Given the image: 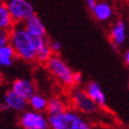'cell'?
<instances>
[{
  "mask_svg": "<svg viewBox=\"0 0 129 129\" xmlns=\"http://www.w3.org/2000/svg\"><path fill=\"white\" fill-rule=\"evenodd\" d=\"M10 45L14 49L16 57L26 62L36 60V49L33 39L22 24H15L10 30Z\"/></svg>",
  "mask_w": 129,
  "mask_h": 129,
  "instance_id": "1",
  "label": "cell"
},
{
  "mask_svg": "<svg viewBox=\"0 0 129 129\" xmlns=\"http://www.w3.org/2000/svg\"><path fill=\"white\" fill-rule=\"evenodd\" d=\"M48 127L50 129H91L81 115L72 110H65L60 114L48 115Z\"/></svg>",
  "mask_w": 129,
  "mask_h": 129,
  "instance_id": "2",
  "label": "cell"
},
{
  "mask_svg": "<svg viewBox=\"0 0 129 129\" xmlns=\"http://www.w3.org/2000/svg\"><path fill=\"white\" fill-rule=\"evenodd\" d=\"M5 4L15 24H23L35 15L34 5L27 0H10Z\"/></svg>",
  "mask_w": 129,
  "mask_h": 129,
  "instance_id": "3",
  "label": "cell"
},
{
  "mask_svg": "<svg viewBox=\"0 0 129 129\" xmlns=\"http://www.w3.org/2000/svg\"><path fill=\"white\" fill-rule=\"evenodd\" d=\"M46 67L49 73L59 80L65 86H74V73L66 65L61 58L58 56H53L46 63Z\"/></svg>",
  "mask_w": 129,
  "mask_h": 129,
  "instance_id": "4",
  "label": "cell"
},
{
  "mask_svg": "<svg viewBox=\"0 0 129 129\" xmlns=\"http://www.w3.org/2000/svg\"><path fill=\"white\" fill-rule=\"evenodd\" d=\"M19 123L23 129H47L48 120L42 112L25 110L19 119Z\"/></svg>",
  "mask_w": 129,
  "mask_h": 129,
  "instance_id": "5",
  "label": "cell"
},
{
  "mask_svg": "<svg viewBox=\"0 0 129 129\" xmlns=\"http://www.w3.org/2000/svg\"><path fill=\"white\" fill-rule=\"evenodd\" d=\"M73 102L75 106L83 113L93 114L98 111L99 106L89 98L88 94L81 89H75L73 91Z\"/></svg>",
  "mask_w": 129,
  "mask_h": 129,
  "instance_id": "6",
  "label": "cell"
},
{
  "mask_svg": "<svg viewBox=\"0 0 129 129\" xmlns=\"http://www.w3.org/2000/svg\"><path fill=\"white\" fill-rule=\"evenodd\" d=\"M2 103L4 104L6 109H11V110H15L19 112H23L26 110V107L28 105V102L18 95L16 92H14L12 89L8 90L2 98Z\"/></svg>",
  "mask_w": 129,
  "mask_h": 129,
  "instance_id": "7",
  "label": "cell"
},
{
  "mask_svg": "<svg viewBox=\"0 0 129 129\" xmlns=\"http://www.w3.org/2000/svg\"><path fill=\"white\" fill-rule=\"evenodd\" d=\"M11 89L26 101H28L36 93V87L33 81H30L28 79H23V78L16 79L12 83Z\"/></svg>",
  "mask_w": 129,
  "mask_h": 129,
  "instance_id": "8",
  "label": "cell"
},
{
  "mask_svg": "<svg viewBox=\"0 0 129 129\" xmlns=\"http://www.w3.org/2000/svg\"><path fill=\"white\" fill-rule=\"evenodd\" d=\"M22 25L25 28V30H26L30 36H34V37H45L46 36L45 25L43 24L42 20L36 14L33 17H30L29 19H27Z\"/></svg>",
  "mask_w": 129,
  "mask_h": 129,
  "instance_id": "9",
  "label": "cell"
},
{
  "mask_svg": "<svg viewBox=\"0 0 129 129\" xmlns=\"http://www.w3.org/2000/svg\"><path fill=\"white\" fill-rule=\"evenodd\" d=\"M110 39L111 45L114 49L124 44L126 40V24L123 20H119L112 25L110 29Z\"/></svg>",
  "mask_w": 129,
  "mask_h": 129,
  "instance_id": "10",
  "label": "cell"
},
{
  "mask_svg": "<svg viewBox=\"0 0 129 129\" xmlns=\"http://www.w3.org/2000/svg\"><path fill=\"white\" fill-rule=\"evenodd\" d=\"M85 92L99 107H104L106 105V96L96 82H89L86 86Z\"/></svg>",
  "mask_w": 129,
  "mask_h": 129,
  "instance_id": "11",
  "label": "cell"
},
{
  "mask_svg": "<svg viewBox=\"0 0 129 129\" xmlns=\"http://www.w3.org/2000/svg\"><path fill=\"white\" fill-rule=\"evenodd\" d=\"M16 54L10 44L0 47V68H8L13 65Z\"/></svg>",
  "mask_w": 129,
  "mask_h": 129,
  "instance_id": "12",
  "label": "cell"
},
{
  "mask_svg": "<svg viewBox=\"0 0 129 129\" xmlns=\"http://www.w3.org/2000/svg\"><path fill=\"white\" fill-rule=\"evenodd\" d=\"M92 14L99 21H106L112 16V8L107 2H96Z\"/></svg>",
  "mask_w": 129,
  "mask_h": 129,
  "instance_id": "13",
  "label": "cell"
},
{
  "mask_svg": "<svg viewBox=\"0 0 129 129\" xmlns=\"http://www.w3.org/2000/svg\"><path fill=\"white\" fill-rule=\"evenodd\" d=\"M14 26L15 23L13 21V18L8 8H6V4L0 2V29L10 31Z\"/></svg>",
  "mask_w": 129,
  "mask_h": 129,
  "instance_id": "14",
  "label": "cell"
},
{
  "mask_svg": "<svg viewBox=\"0 0 129 129\" xmlns=\"http://www.w3.org/2000/svg\"><path fill=\"white\" fill-rule=\"evenodd\" d=\"M27 102H28V105L31 107V110H34V111L42 112L47 109L48 101L46 100V98H44L40 93H35Z\"/></svg>",
  "mask_w": 129,
  "mask_h": 129,
  "instance_id": "15",
  "label": "cell"
},
{
  "mask_svg": "<svg viewBox=\"0 0 129 129\" xmlns=\"http://www.w3.org/2000/svg\"><path fill=\"white\" fill-rule=\"evenodd\" d=\"M47 112L49 115H55V114H60L66 110L65 104L63 103L62 100L59 98H53L48 101L47 104Z\"/></svg>",
  "mask_w": 129,
  "mask_h": 129,
  "instance_id": "16",
  "label": "cell"
},
{
  "mask_svg": "<svg viewBox=\"0 0 129 129\" xmlns=\"http://www.w3.org/2000/svg\"><path fill=\"white\" fill-rule=\"evenodd\" d=\"M51 57H53V51H51L49 47V42H47L41 48H39L36 51V60L40 63L46 64Z\"/></svg>",
  "mask_w": 129,
  "mask_h": 129,
  "instance_id": "17",
  "label": "cell"
},
{
  "mask_svg": "<svg viewBox=\"0 0 129 129\" xmlns=\"http://www.w3.org/2000/svg\"><path fill=\"white\" fill-rule=\"evenodd\" d=\"M10 44V31L0 29V47Z\"/></svg>",
  "mask_w": 129,
  "mask_h": 129,
  "instance_id": "18",
  "label": "cell"
},
{
  "mask_svg": "<svg viewBox=\"0 0 129 129\" xmlns=\"http://www.w3.org/2000/svg\"><path fill=\"white\" fill-rule=\"evenodd\" d=\"M49 47L53 51V54H58L60 53V50L62 48V45L59 41H50L49 42Z\"/></svg>",
  "mask_w": 129,
  "mask_h": 129,
  "instance_id": "19",
  "label": "cell"
},
{
  "mask_svg": "<svg viewBox=\"0 0 129 129\" xmlns=\"http://www.w3.org/2000/svg\"><path fill=\"white\" fill-rule=\"evenodd\" d=\"M74 82H75V84H79V83L82 82L81 73H74Z\"/></svg>",
  "mask_w": 129,
  "mask_h": 129,
  "instance_id": "20",
  "label": "cell"
},
{
  "mask_svg": "<svg viewBox=\"0 0 129 129\" xmlns=\"http://www.w3.org/2000/svg\"><path fill=\"white\" fill-rule=\"evenodd\" d=\"M86 5H87V8L92 12L93 9L95 8V5H96V2L94 1V0H87V1H86Z\"/></svg>",
  "mask_w": 129,
  "mask_h": 129,
  "instance_id": "21",
  "label": "cell"
},
{
  "mask_svg": "<svg viewBox=\"0 0 129 129\" xmlns=\"http://www.w3.org/2000/svg\"><path fill=\"white\" fill-rule=\"evenodd\" d=\"M125 62L128 64V65H129V50L127 51V53H126V55H125Z\"/></svg>",
  "mask_w": 129,
  "mask_h": 129,
  "instance_id": "22",
  "label": "cell"
}]
</instances>
